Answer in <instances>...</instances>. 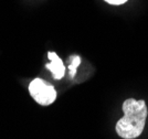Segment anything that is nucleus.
<instances>
[{
	"label": "nucleus",
	"mask_w": 148,
	"mask_h": 139,
	"mask_svg": "<svg viewBox=\"0 0 148 139\" xmlns=\"http://www.w3.org/2000/svg\"><path fill=\"white\" fill-rule=\"evenodd\" d=\"M29 93L41 106H49L56 99V90L54 86L41 79H34L29 84Z\"/></svg>",
	"instance_id": "nucleus-2"
},
{
	"label": "nucleus",
	"mask_w": 148,
	"mask_h": 139,
	"mask_svg": "<svg viewBox=\"0 0 148 139\" xmlns=\"http://www.w3.org/2000/svg\"><path fill=\"white\" fill-rule=\"evenodd\" d=\"M105 1L111 3V5H122L124 2H126L127 0H105Z\"/></svg>",
	"instance_id": "nucleus-5"
},
{
	"label": "nucleus",
	"mask_w": 148,
	"mask_h": 139,
	"mask_svg": "<svg viewBox=\"0 0 148 139\" xmlns=\"http://www.w3.org/2000/svg\"><path fill=\"white\" fill-rule=\"evenodd\" d=\"M48 58L50 59L51 63L47 64L45 67L51 71L53 79H63V76L65 74V66L63 64V61L54 52H48Z\"/></svg>",
	"instance_id": "nucleus-3"
},
{
	"label": "nucleus",
	"mask_w": 148,
	"mask_h": 139,
	"mask_svg": "<svg viewBox=\"0 0 148 139\" xmlns=\"http://www.w3.org/2000/svg\"><path fill=\"white\" fill-rule=\"evenodd\" d=\"M71 60H72V62H71L69 68H70V75H71V77L73 79L74 76H75V74H76V67L80 65L81 59H80V56L75 55V56H72V58H71Z\"/></svg>",
	"instance_id": "nucleus-4"
},
{
	"label": "nucleus",
	"mask_w": 148,
	"mask_h": 139,
	"mask_svg": "<svg viewBox=\"0 0 148 139\" xmlns=\"http://www.w3.org/2000/svg\"><path fill=\"white\" fill-rule=\"evenodd\" d=\"M124 116L116 123V133L121 138L135 139L143 134L148 110L144 99L127 98L123 103Z\"/></svg>",
	"instance_id": "nucleus-1"
}]
</instances>
